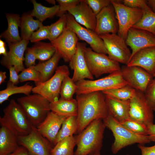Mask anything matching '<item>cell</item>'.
<instances>
[{
  "label": "cell",
  "mask_w": 155,
  "mask_h": 155,
  "mask_svg": "<svg viewBox=\"0 0 155 155\" xmlns=\"http://www.w3.org/2000/svg\"><path fill=\"white\" fill-rule=\"evenodd\" d=\"M76 99L78 105V134L93 121L103 120L109 114L105 96L101 91L76 95Z\"/></svg>",
  "instance_id": "1"
},
{
  "label": "cell",
  "mask_w": 155,
  "mask_h": 155,
  "mask_svg": "<svg viewBox=\"0 0 155 155\" xmlns=\"http://www.w3.org/2000/svg\"><path fill=\"white\" fill-rule=\"evenodd\" d=\"M106 127L103 120L96 119L78 134L75 137L77 148L74 155H94L100 152Z\"/></svg>",
  "instance_id": "2"
},
{
  "label": "cell",
  "mask_w": 155,
  "mask_h": 155,
  "mask_svg": "<svg viewBox=\"0 0 155 155\" xmlns=\"http://www.w3.org/2000/svg\"><path fill=\"white\" fill-rule=\"evenodd\" d=\"M4 115L0 117V123L17 137L28 134L32 125L22 108L13 99L3 109Z\"/></svg>",
  "instance_id": "3"
},
{
  "label": "cell",
  "mask_w": 155,
  "mask_h": 155,
  "mask_svg": "<svg viewBox=\"0 0 155 155\" xmlns=\"http://www.w3.org/2000/svg\"><path fill=\"white\" fill-rule=\"evenodd\" d=\"M103 120L106 127L111 131L114 137L111 148L114 154L128 146L135 143L144 145L151 142L148 135H139L131 132L109 114Z\"/></svg>",
  "instance_id": "4"
},
{
  "label": "cell",
  "mask_w": 155,
  "mask_h": 155,
  "mask_svg": "<svg viewBox=\"0 0 155 155\" xmlns=\"http://www.w3.org/2000/svg\"><path fill=\"white\" fill-rule=\"evenodd\" d=\"M17 101L31 124L36 127L51 111L50 102L38 94H30L19 98Z\"/></svg>",
  "instance_id": "5"
},
{
  "label": "cell",
  "mask_w": 155,
  "mask_h": 155,
  "mask_svg": "<svg viewBox=\"0 0 155 155\" xmlns=\"http://www.w3.org/2000/svg\"><path fill=\"white\" fill-rule=\"evenodd\" d=\"M76 83L77 87L76 95L96 91L102 92L127 85L122 77L121 70L99 79L92 80L85 79Z\"/></svg>",
  "instance_id": "6"
},
{
  "label": "cell",
  "mask_w": 155,
  "mask_h": 155,
  "mask_svg": "<svg viewBox=\"0 0 155 155\" xmlns=\"http://www.w3.org/2000/svg\"><path fill=\"white\" fill-rule=\"evenodd\" d=\"M85 59L90 72L96 78L105 74L120 71L119 63L111 59L106 54L98 53L91 48L84 47Z\"/></svg>",
  "instance_id": "7"
},
{
  "label": "cell",
  "mask_w": 155,
  "mask_h": 155,
  "mask_svg": "<svg viewBox=\"0 0 155 155\" xmlns=\"http://www.w3.org/2000/svg\"><path fill=\"white\" fill-rule=\"evenodd\" d=\"M67 75H69L68 67L66 65L58 66L53 76L49 79L34 87L32 92L40 94L50 103L59 99L63 80Z\"/></svg>",
  "instance_id": "8"
},
{
  "label": "cell",
  "mask_w": 155,
  "mask_h": 155,
  "mask_svg": "<svg viewBox=\"0 0 155 155\" xmlns=\"http://www.w3.org/2000/svg\"><path fill=\"white\" fill-rule=\"evenodd\" d=\"M122 1L111 0L119 26L117 34L125 40L128 31L141 18L142 11L129 7L121 3Z\"/></svg>",
  "instance_id": "9"
},
{
  "label": "cell",
  "mask_w": 155,
  "mask_h": 155,
  "mask_svg": "<svg viewBox=\"0 0 155 155\" xmlns=\"http://www.w3.org/2000/svg\"><path fill=\"white\" fill-rule=\"evenodd\" d=\"M99 36L103 41L108 56L119 63L127 65L130 59L131 52L125 40L117 34H106Z\"/></svg>",
  "instance_id": "10"
},
{
  "label": "cell",
  "mask_w": 155,
  "mask_h": 155,
  "mask_svg": "<svg viewBox=\"0 0 155 155\" xmlns=\"http://www.w3.org/2000/svg\"><path fill=\"white\" fill-rule=\"evenodd\" d=\"M18 138L20 145L24 147L32 155H51L54 146L33 125L28 134Z\"/></svg>",
  "instance_id": "11"
},
{
  "label": "cell",
  "mask_w": 155,
  "mask_h": 155,
  "mask_svg": "<svg viewBox=\"0 0 155 155\" xmlns=\"http://www.w3.org/2000/svg\"><path fill=\"white\" fill-rule=\"evenodd\" d=\"M66 15L67 26L76 34L79 40L86 42L94 52L107 54L103 41L94 31L82 26L69 13Z\"/></svg>",
  "instance_id": "12"
},
{
  "label": "cell",
  "mask_w": 155,
  "mask_h": 155,
  "mask_svg": "<svg viewBox=\"0 0 155 155\" xmlns=\"http://www.w3.org/2000/svg\"><path fill=\"white\" fill-rule=\"evenodd\" d=\"M79 38L67 26L63 32L51 43L66 62L70 63L76 53Z\"/></svg>",
  "instance_id": "13"
},
{
  "label": "cell",
  "mask_w": 155,
  "mask_h": 155,
  "mask_svg": "<svg viewBox=\"0 0 155 155\" xmlns=\"http://www.w3.org/2000/svg\"><path fill=\"white\" fill-rule=\"evenodd\" d=\"M153 111L148 104L144 93L136 90L130 100L129 118L147 126L153 123Z\"/></svg>",
  "instance_id": "14"
},
{
  "label": "cell",
  "mask_w": 155,
  "mask_h": 155,
  "mask_svg": "<svg viewBox=\"0 0 155 155\" xmlns=\"http://www.w3.org/2000/svg\"><path fill=\"white\" fill-rule=\"evenodd\" d=\"M121 71L127 85L143 93L153 79L152 75L137 66L123 65Z\"/></svg>",
  "instance_id": "15"
},
{
  "label": "cell",
  "mask_w": 155,
  "mask_h": 155,
  "mask_svg": "<svg viewBox=\"0 0 155 155\" xmlns=\"http://www.w3.org/2000/svg\"><path fill=\"white\" fill-rule=\"evenodd\" d=\"M29 42V40L22 39L16 43H8L9 51L2 58L1 65L7 69L13 66L18 73L22 72L25 69L24 54Z\"/></svg>",
  "instance_id": "16"
},
{
  "label": "cell",
  "mask_w": 155,
  "mask_h": 155,
  "mask_svg": "<svg viewBox=\"0 0 155 155\" xmlns=\"http://www.w3.org/2000/svg\"><path fill=\"white\" fill-rule=\"evenodd\" d=\"M125 42L131 49V58L140 50L155 47V36L146 30L132 27L128 31Z\"/></svg>",
  "instance_id": "17"
},
{
  "label": "cell",
  "mask_w": 155,
  "mask_h": 155,
  "mask_svg": "<svg viewBox=\"0 0 155 155\" xmlns=\"http://www.w3.org/2000/svg\"><path fill=\"white\" fill-rule=\"evenodd\" d=\"M95 32L99 36L106 34H117L119 26L114 8L111 4L104 8L96 16Z\"/></svg>",
  "instance_id": "18"
},
{
  "label": "cell",
  "mask_w": 155,
  "mask_h": 155,
  "mask_svg": "<svg viewBox=\"0 0 155 155\" xmlns=\"http://www.w3.org/2000/svg\"><path fill=\"white\" fill-rule=\"evenodd\" d=\"M86 43L78 42L75 54L69 65L73 70L72 79L76 83L82 80H93L94 76L90 72L84 53Z\"/></svg>",
  "instance_id": "19"
},
{
  "label": "cell",
  "mask_w": 155,
  "mask_h": 155,
  "mask_svg": "<svg viewBox=\"0 0 155 155\" xmlns=\"http://www.w3.org/2000/svg\"><path fill=\"white\" fill-rule=\"evenodd\" d=\"M66 118L51 111L37 127L42 135L54 146L57 136Z\"/></svg>",
  "instance_id": "20"
},
{
  "label": "cell",
  "mask_w": 155,
  "mask_h": 155,
  "mask_svg": "<svg viewBox=\"0 0 155 155\" xmlns=\"http://www.w3.org/2000/svg\"><path fill=\"white\" fill-rule=\"evenodd\" d=\"M68 12L79 24L95 31L96 16L85 0H81L77 5L69 10Z\"/></svg>",
  "instance_id": "21"
},
{
  "label": "cell",
  "mask_w": 155,
  "mask_h": 155,
  "mask_svg": "<svg viewBox=\"0 0 155 155\" xmlns=\"http://www.w3.org/2000/svg\"><path fill=\"white\" fill-rule=\"evenodd\" d=\"M126 65L140 67L153 76L155 74V47L139 50L131 57Z\"/></svg>",
  "instance_id": "22"
},
{
  "label": "cell",
  "mask_w": 155,
  "mask_h": 155,
  "mask_svg": "<svg viewBox=\"0 0 155 155\" xmlns=\"http://www.w3.org/2000/svg\"><path fill=\"white\" fill-rule=\"evenodd\" d=\"M104 95L109 115L119 122L129 118L130 100H121Z\"/></svg>",
  "instance_id": "23"
},
{
  "label": "cell",
  "mask_w": 155,
  "mask_h": 155,
  "mask_svg": "<svg viewBox=\"0 0 155 155\" xmlns=\"http://www.w3.org/2000/svg\"><path fill=\"white\" fill-rule=\"evenodd\" d=\"M6 17L8 23L7 28L0 35V38H4L8 43H15L22 40L18 30L20 27L21 17L17 14L7 13Z\"/></svg>",
  "instance_id": "24"
},
{
  "label": "cell",
  "mask_w": 155,
  "mask_h": 155,
  "mask_svg": "<svg viewBox=\"0 0 155 155\" xmlns=\"http://www.w3.org/2000/svg\"><path fill=\"white\" fill-rule=\"evenodd\" d=\"M51 111L66 117L77 116L78 105L76 99L73 98L69 100L59 99L50 103Z\"/></svg>",
  "instance_id": "25"
},
{
  "label": "cell",
  "mask_w": 155,
  "mask_h": 155,
  "mask_svg": "<svg viewBox=\"0 0 155 155\" xmlns=\"http://www.w3.org/2000/svg\"><path fill=\"white\" fill-rule=\"evenodd\" d=\"M18 137L6 127L0 128V155H9L20 146Z\"/></svg>",
  "instance_id": "26"
},
{
  "label": "cell",
  "mask_w": 155,
  "mask_h": 155,
  "mask_svg": "<svg viewBox=\"0 0 155 155\" xmlns=\"http://www.w3.org/2000/svg\"><path fill=\"white\" fill-rule=\"evenodd\" d=\"M61 58L56 51L49 60L40 62L35 65V69L40 74V83L47 80L53 76L58 67V63Z\"/></svg>",
  "instance_id": "27"
},
{
  "label": "cell",
  "mask_w": 155,
  "mask_h": 155,
  "mask_svg": "<svg viewBox=\"0 0 155 155\" xmlns=\"http://www.w3.org/2000/svg\"><path fill=\"white\" fill-rule=\"evenodd\" d=\"M42 23L34 19L29 13H25L21 17L20 27L22 39L29 40L34 31L43 26Z\"/></svg>",
  "instance_id": "28"
},
{
  "label": "cell",
  "mask_w": 155,
  "mask_h": 155,
  "mask_svg": "<svg viewBox=\"0 0 155 155\" xmlns=\"http://www.w3.org/2000/svg\"><path fill=\"white\" fill-rule=\"evenodd\" d=\"M31 1L33 5V9L30 14L33 17H36L42 23L46 19L52 17L57 14L59 12V5L48 7L38 3L35 0Z\"/></svg>",
  "instance_id": "29"
},
{
  "label": "cell",
  "mask_w": 155,
  "mask_h": 155,
  "mask_svg": "<svg viewBox=\"0 0 155 155\" xmlns=\"http://www.w3.org/2000/svg\"><path fill=\"white\" fill-rule=\"evenodd\" d=\"M33 87L28 83L18 86L8 81L6 88L0 91V104H2L10 96L14 94H23L26 95L30 94Z\"/></svg>",
  "instance_id": "30"
},
{
  "label": "cell",
  "mask_w": 155,
  "mask_h": 155,
  "mask_svg": "<svg viewBox=\"0 0 155 155\" xmlns=\"http://www.w3.org/2000/svg\"><path fill=\"white\" fill-rule=\"evenodd\" d=\"M142 10L141 18L132 27L146 30L155 36V13L148 6Z\"/></svg>",
  "instance_id": "31"
},
{
  "label": "cell",
  "mask_w": 155,
  "mask_h": 155,
  "mask_svg": "<svg viewBox=\"0 0 155 155\" xmlns=\"http://www.w3.org/2000/svg\"><path fill=\"white\" fill-rule=\"evenodd\" d=\"M76 145L75 137L73 135L64 138L54 146L51 155H74V149Z\"/></svg>",
  "instance_id": "32"
},
{
  "label": "cell",
  "mask_w": 155,
  "mask_h": 155,
  "mask_svg": "<svg viewBox=\"0 0 155 155\" xmlns=\"http://www.w3.org/2000/svg\"><path fill=\"white\" fill-rule=\"evenodd\" d=\"M77 129V116H72L67 117L57 136L54 146L63 139L73 136L74 134L76 133Z\"/></svg>",
  "instance_id": "33"
},
{
  "label": "cell",
  "mask_w": 155,
  "mask_h": 155,
  "mask_svg": "<svg viewBox=\"0 0 155 155\" xmlns=\"http://www.w3.org/2000/svg\"><path fill=\"white\" fill-rule=\"evenodd\" d=\"M36 55L37 59L44 61L51 59L56 50L51 43L38 42L32 47Z\"/></svg>",
  "instance_id": "34"
},
{
  "label": "cell",
  "mask_w": 155,
  "mask_h": 155,
  "mask_svg": "<svg viewBox=\"0 0 155 155\" xmlns=\"http://www.w3.org/2000/svg\"><path fill=\"white\" fill-rule=\"evenodd\" d=\"M108 95L121 100H130L135 95L136 90L127 85L123 87L106 90L102 92Z\"/></svg>",
  "instance_id": "35"
},
{
  "label": "cell",
  "mask_w": 155,
  "mask_h": 155,
  "mask_svg": "<svg viewBox=\"0 0 155 155\" xmlns=\"http://www.w3.org/2000/svg\"><path fill=\"white\" fill-rule=\"evenodd\" d=\"M77 85L71 78L69 75H66L64 78L62 84L60 92V98L69 100L73 98L74 94L76 93Z\"/></svg>",
  "instance_id": "36"
},
{
  "label": "cell",
  "mask_w": 155,
  "mask_h": 155,
  "mask_svg": "<svg viewBox=\"0 0 155 155\" xmlns=\"http://www.w3.org/2000/svg\"><path fill=\"white\" fill-rule=\"evenodd\" d=\"M67 26L66 15L64 13L57 21L49 26V40L51 41L56 39L63 32Z\"/></svg>",
  "instance_id": "37"
},
{
  "label": "cell",
  "mask_w": 155,
  "mask_h": 155,
  "mask_svg": "<svg viewBox=\"0 0 155 155\" xmlns=\"http://www.w3.org/2000/svg\"><path fill=\"white\" fill-rule=\"evenodd\" d=\"M123 126L131 132L139 135H148L149 132L147 126L145 125L129 118L120 122Z\"/></svg>",
  "instance_id": "38"
},
{
  "label": "cell",
  "mask_w": 155,
  "mask_h": 155,
  "mask_svg": "<svg viewBox=\"0 0 155 155\" xmlns=\"http://www.w3.org/2000/svg\"><path fill=\"white\" fill-rule=\"evenodd\" d=\"M19 75L20 82L32 81L34 82L35 85L40 83V74L35 69V65L25 68Z\"/></svg>",
  "instance_id": "39"
},
{
  "label": "cell",
  "mask_w": 155,
  "mask_h": 155,
  "mask_svg": "<svg viewBox=\"0 0 155 155\" xmlns=\"http://www.w3.org/2000/svg\"><path fill=\"white\" fill-rule=\"evenodd\" d=\"M144 94L148 104L153 111H155V78L151 82Z\"/></svg>",
  "instance_id": "40"
},
{
  "label": "cell",
  "mask_w": 155,
  "mask_h": 155,
  "mask_svg": "<svg viewBox=\"0 0 155 155\" xmlns=\"http://www.w3.org/2000/svg\"><path fill=\"white\" fill-rule=\"evenodd\" d=\"M49 26H43L32 34L30 40L32 42H37L40 40L48 39L49 37Z\"/></svg>",
  "instance_id": "41"
},
{
  "label": "cell",
  "mask_w": 155,
  "mask_h": 155,
  "mask_svg": "<svg viewBox=\"0 0 155 155\" xmlns=\"http://www.w3.org/2000/svg\"><path fill=\"white\" fill-rule=\"evenodd\" d=\"M96 16L104 7L111 4V0H85Z\"/></svg>",
  "instance_id": "42"
},
{
  "label": "cell",
  "mask_w": 155,
  "mask_h": 155,
  "mask_svg": "<svg viewBox=\"0 0 155 155\" xmlns=\"http://www.w3.org/2000/svg\"><path fill=\"white\" fill-rule=\"evenodd\" d=\"M81 0H57L59 6L58 15L61 16L65 12L77 5Z\"/></svg>",
  "instance_id": "43"
},
{
  "label": "cell",
  "mask_w": 155,
  "mask_h": 155,
  "mask_svg": "<svg viewBox=\"0 0 155 155\" xmlns=\"http://www.w3.org/2000/svg\"><path fill=\"white\" fill-rule=\"evenodd\" d=\"M122 2L124 5L127 7L142 10L148 6L147 0H123Z\"/></svg>",
  "instance_id": "44"
},
{
  "label": "cell",
  "mask_w": 155,
  "mask_h": 155,
  "mask_svg": "<svg viewBox=\"0 0 155 155\" xmlns=\"http://www.w3.org/2000/svg\"><path fill=\"white\" fill-rule=\"evenodd\" d=\"M26 53L24 61L27 68L35 65V61L37 59L36 55L32 47L28 48Z\"/></svg>",
  "instance_id": "45"
},
{
  "label": "cell",
  "mask_w": 155,
  "mask_h": 155,
  "mask_svg": "<svg viewBox=\"0 0 155 155\" xmlns=\"http://www.w3.org/2000/svg\"><path fill=\"white\" fill-rule=\"evenodd\" d=\"M8 69L9 71V81L15 85L18 84L20 82L18 73L13 66L9 67Z\"/></svg>",
  "instance_id": "46"
},
{
  "label": "cell",
  "mask_w": 155,
  "mask_h": 155,
  "mask_svg": "<svg viewBox=\"0 0 155 155\" xmlns=\"http://www.w3.org/2000/svg\"><path fill=\"white\" fill-rule=\"evenodd\" d=\"M137 146L140 150L141 155H155V144L150 147H146L144 145L138 144Z\"/></svg>",
  "instance_id": "47"
},
{
  "label": "cell",
  "mask_w": 155,
  "mask_h": 155,
  "mask_svg": "<svg viewBox=\"0 0 155 155\" xmlns=\"http://www.w3.org/2000/svg\"><path fill=\"white\" fill-rule=\"evenodd\" d=\"M9 155H32L24 147L20 146L13 152Z\"/></svg>",
  "instance_id": "48"
},
{
  "label": "cell",
  "mask_w": 155,
  "mask_h": 155,
  "mask_svg": "<svg viewBox=\"0 0 155 155\" xmlns=\"http://www.w3.org/2000/svg\"><path fill=\"white\" fill-rule=\"evenodd\" d=\"M148 132V135L151 142H155V125L150 124L147 126Z\"/></svg>",
  "instance_id": "49"
},
{
  "label": "cell",
  "mask_w": 155,
  "mask_h": 155,
  "mask_svg": "<svg viewBox=\"0 0 155 155\" xmlns=\"http://www.w3.org/2000/svg\"><path fill=\"white\" fill-rule=\"evenodd\" d=\"M5 42L1 40H0V54L2 55L3 56L6 55L7 53L5 47Z\"/></svg>",
  "instance_id": "50"
},
{
  "label": "cell",
  "mask_w": 155,
  "mask_h": 155,
  "mask_svg": "<svg viewBox=\"0 0 155 155\" xmlns=\"http://www.w3.org/2000/svg\"><path fill=\"white\" fill-rule=\"evenodd\" d=\"M147 3L152 11L155 13V0H147Z\"/></svg>",
  "instance_id": "51"
},
{
  "label": "cell",
  "mask_w": 155,
  "mask_h": 155,
  "mask_svg": "<svg viewBox=\"0 0 155 155\" xmlns=\"http://www.w3.org/2000/svg\"><path fill=\"white\" fill-rule=\"evenodd\" d=\"M6 73L5 71H1L0 72V84L4 82L7 78Z\"/></svg>",
  "instance_id": "52"
},
{
  "label": "cell",
  "mask_w": 155,
  "mask_h": 155,
  "mask_svg": "<svg viewBox=\"0 0 155 155\" xmlns=\"http://www.w3.org/2000/svg\"><path fill=\"white\" fill-rule=\"evenodd\" d=\"M49 3L55 5L56 1L54 0H46Z\"/></svg>",
  "instance_id": "53"
},
{
  "label": "cell",
  "mask_w": 155,
  "mask_h": 155,
  "mask_svg": "<svg viewBox=\"0 0 155 155\" xmlns=\"http://www.w3.org/2000/svg\"><path fill=\"white\" fill-rule=\"evenodd\" d=\"M94 155H101V154H100V152H99L96 153Z\"/></svg>",
  "instance_id": "54"
},
{
  "label": "cell",
  "mask_w": 155,
  "mask_h": 155,
  "mask_svg": "<svg viewBox=\"0 0 155 155\" xmlns=\"http://www.w3.org/2000/svg\"><path fill=\"white\" fill-rule=\"evenodd\" d=\"M153 76L154 78H155V74L153 75Z\"/></svg>",
  "instance_id": "55"
},
{
  "label": "cell",
  "mask_w": 155,
  "mask_h": 155,
  "mask_svg": "<svg viewBox=\"0 0 155 155\" xmlns=\"http://www.w3.org/2000/svg\"><path fill=\"white\" fill-rule=\"evenodd\" d=\"M126 155H129V154H127Z\"/></svg>",
  "instance_id": "56"
}]
</instances>
